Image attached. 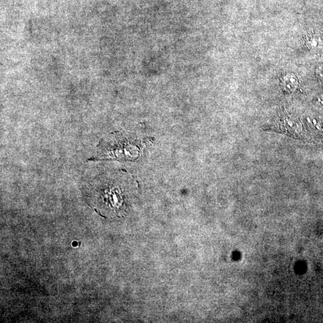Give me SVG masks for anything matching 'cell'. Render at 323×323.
I'll return each mask as SVG.
<instances>
[{
  "mask_svg": "<svg viewBox=\"0 0 323 323\" xmlns=\"http://www.w3.org/2000/svg\"><path fill=\"white\" fill-rule=\"evenodd\" d=\"M316 127H317V128L318 129H320L319 126H317Z\"/></svg>",
  "mask_w": 323,
  "mask_h": 323,
  "instance_id": "cell-2",
  "label": "cell"
},
{
  "mask_svg": "<svg viewBox=\"0 0 323 323\" xmlns=\"http://www.w3.org/2000/svg\"><path fill=\"white\" fill-rule=\"evenodd\" d=\"M313 122H314V124H316L317 123V121L316 120H314Z\"/></svg>",
  "mask_w": 323,
  "mask_h": 323,
  "instance_id": "cell-1",
  "label": "cell"
},
{
  "mask_svg": "<svg viewBox=\"0 0 323 323\" xmlns=\"http://www.w3.org/2000/svg\"><path fill=\"white\" fill-rule=\"evenodd\" d=\"M308 122H309V123L311 122V121H310V120H309V118H308Z\"/></svg>",
  "mask_w": 323,
  "mask_h": 323,
  "instance_id": "cell-3",
  "label": "cell"
}]
</instances>
